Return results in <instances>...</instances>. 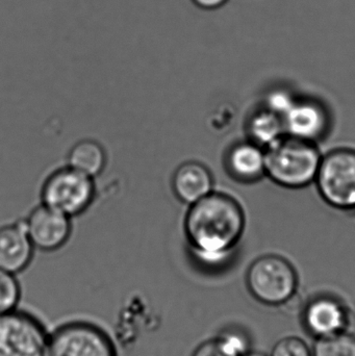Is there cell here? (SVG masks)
I'll use <instances>...</instances> for the list:
<instances>
[{
    "instance_id": "6da1fadb",
    "label": "cell",
    "mask_w": 355,
    "mask_h": 356,
    "mask_svg": "<svg viewBox=\"0 0 355 356\" xmlns=\"http://www.w3.org/2000/svg\"><path fill=\"white\" fill-rule=\"evenodd\" d=\"M245 228L241 205L229 195L210 193L190 205L185 232L201 265L219 268L229 263Z\"/></svg>"
},
{
    "instance_id": "7a4b0ae2",
    "label": "cell",
    "mask_w": 355,
    "mask_h": 356,
    "mask_svg": "<svg viewBox=\"0 0 355 356\" xmlns=\"http://www.w3.org/2000/svg\"><path fill=\"white\" fill-rule=\"evenodd\" d=\"M266 175L283 188H302L316 179L320 152L316 143L286 135L265 149Z\"/></svg>"
},
{
    "instance_id": "3957f363",
    "label": "cell",
    "mask_w": 355,
    "mask_h": 356,
    "mask_svg": "<svg viewBox=\"0 0 355 356\" xmlns=\"http://www.w3.org/2000/svg\"><path fill=\"white\" fill-rule=\"evenodd\" d=\"M45 356H119L104 328L87 320H72L49 332Z\"/></svg>"
},
{
    "instance_id": "277c9868",
    "label": "cell",
    "mask_w": 355,
    "mask_h": 356,
    "mask_svg": "<svg viewBox=\"0 0 355 356\" xmlns=\"http://www.w3.org/2000/svg\"><path fill=\"white\" fill-rule=\"evenodd\" d=\"M252 296L266 305H283L297 292L298 276L291 263L279 255H265L250 265L246 275Z\"/></svg>"
},
{
    "instance_id": "5b68a950",
    "label": "cell",
    "mask_w": 355,
    "mask_h": 356,
    "mask_svg": "<svg viewBox=\"0 0 355 356\" xmlns=\"http://www.w3.org/2000/svg\"><path fill=\"white\" fill-rule=\"evenodd\" d=\"M315 182L331 207L355 209V150L342 148L323 156Z\"/></svg>"
},
{
    "instance_id": "8992f818",
    "label": "cell",
    "mask_w": 355,
    "mask_h": 356,
    "mask_svg": "<svg viewBox=\"0 0 355 356\" xmlns=\"http://www.w3.org/2000/svg\"><path fill=\"white\" fill-rule=\"evenodd\" d=\"M94 197L93 178L70 166L54 171L42 188L43 204L70 218L88 209Z\"/></svg>"
},
{
    "instance_id": "52a82bcc",
    "label": "cell",
    "mask_w": 355,
    "mask_h": 356,
    "mask_svg": "<svg viewBox=\"0 0 355 356\" xmlns=\"http://www.w3.org/2000/svg\"><path fill=\"white\" fill-rule=\"evenodd\" d=\"M49 332L43 322L28 312L0 315V356H45Z\"/></svg>"
},
{
    "instance_id": "ba28073f",
    "label": "cell",
    "mask_w": 355,
    "mask_h": 356,
    "mask_svg": "<svg viewBox=\"0 0 355 356\" xmlns=\"http://www.w3.org/2000/svg\"><path fill=\"white\" fill-rule=\"evenodd\" d=\"M25 224L33 246L42 251L60 248L71 234L70 217L44 204L31 211Z\"/></svg>"
},
{
    "instance_id": "9c48e42d",
    "label": "cell",
    "mask_w": 355,
    "mask_h": 356,
    "mask_svg": "<svg viewBox=\"0 0 355 356\" xmlns=\"http://www.w3.org/2000/svg\"><path fill=\"white\" fill-rule=\"evenodd\" d=\"M304 327L318 339L347 330L350 315L345 305L331 296H320L306 303L302 313Z\"/></svg>"
},
{
    "instance_id": "30bf717a",
    "label": "cell",
    "mask_w": 355,
    "mask_h": 356,
    "mask_svg": "<svg viewBox=\"0 0 355 356\" xmlns=\"http://www.w3.org/2000/svg\"><path fill=\"white\" fill-rule=\"evenodd\" d=\"M286 135L316 143L329 127V114L319 102L296 99L283 116Z\"/></svg>"
},
{
    "instance_id": "8fae6325",
    "label": "cell",
    "mask_w": 355,
    "mask_h": 356,
    "mask_svg": "<svg viewBox=\"0 0 355 356\" xmlns=\"http://www.w3.org/2000/svg\"><path fill=\"white\" fill-rule=\"evenodd\" d=\"M33 249L25 221L0 228V269L20 273L31 264Z\"/></svg>"
},
{
    "instance_id": "7c38bea8",
    "label": "cell",
    "mask_w": 355,
    "mask_h": 356,
    "mask_svg": "<svg viewBox=\"0 0 355 356\" xmlns=\"http://www.w3.org/2000/svg\"><path fill=\"white\" fill-rule=\"evenodd\" d=\"M214 179L204 165L187 162L175 171L172 179L174 194L181 202L192 205L213 193Z\"/></svg>"
},
{
    "instance_id": "4fadbf2b",
    "label": "cell",
    "mask_w": 355,
    "mask_h": 356,
    "mask_svg": "<svg viewBox=\"0 0 355 356\" xmlns=\"http://www.w3.org/2000/svg\"><path fill=\"white\" fill-rule=\"evenodd\" d=\"M226 167L240 181H258L266 175L265 149L251 141L235 144L227 154Z\"/></svg>"
},
{
    "instance_id": "5bb4252c",
    "label": "cell",
    "mask_w": 355,
    "mask_h": 356,
    "mask_svg": "<svg viewBox=\"0 0 355 356\" xmlns=\"http://www.w3.org/2000/svg\"><path fill=\"white\" fill-rule=\"evenodd\" d=\"M247 133L249 141L267 149L286 136L283 117L267 108L256 111L248 120Z\"/></svg>"
},
{
    "instance_id": "9a60e30c",
    "label": "cell",
    "mask_w": 355,
    "mask_h": 356,
    "mask_svg": "<svg viewBox=\"0 0 355 356\" xmlns=\"http://www.w3.org/2000/svg\"><path fill=\"white\" fill-rule=\"evenodd\" d=\"M68 162L71 168L93 178L100 175L106 167V154L99 143L85 140L73 146Z\"/></svg>"
},
{
    "instance_id": "2e32d148",
    "label": "cell",
    "mask_w": 355,
    "mask_h": 356,
    "mask_svg": "<svg viewBox=\"0 0 355 356\" xmlns=\"http://www.w3.org/2000/svg\"><path fill=\"white\" fill-rule=\"evenodd\" d=\"M313 356H355V337L347 332L318 339Z\"/></svg>"
},
{
    "instance_id": "e0dca14e",
    "label": "cell",
    "mask_w": 355,
    "mask_h": 356,
    "mask_svg": "<svg viewBox=\"0 0 355 356\" xmlns=\"http://www.w3.org/2000/svg\"><path fill=\"white\" fill-rule=\"evenodd\" d=\"M21 298V286L16 274L0 269V315L14 311Z\"/></svg>"
},
{
    "instance_id": "ac0fdd59",
    "label": "cell",
    "mask_w": 355,
    "mask_h": 356,
    "mask_svg": "<svg viewBox=\"0 0 355 356\" xmlns=\"http://www.w3.org/2000/svg\"><path fill=\"white\" fill-rule=\"evenodd\" d=\"M270 356H313V351L302 339L287 337L273 346Z\"/></svg>"
},
{
    "instance_id": "d6986e66",
    "label": "cell",
    "mask_w": 355,
    "mask_h": 356,
    "mask_svg": "<svg viewBox=\"0 0 355 356\" xmlns=\"http://www.w3.org/2000/svg\"><path fill=\"white\" fill-rule=\"evenodd\" d=\"M295 100L296 98H294L287 91L276 90V91L271 92L269 94L268 98H267L266 108L283 117L289 111Z\"/></svg>"
},
{
    "instance_id": "ffe728a7",
    "label": "cell",
    "mask_w": 355,
    "mask_h": 356,
    "mask_svg": "<svg viewBox=\"0 0 355 356\" xmlns=\"http://www.w3.org/2000/svg\"><path fill=\"white\" fill-rule=\"evenodd\" d=\"M191 356H235L225 345L221 342L220 339H212L201 343L197 348L193 351Z\"/></svg>"
},
{
    "instance_id": "44dd1931",
    "label": "cell",
    "mask_w": 355,
    "mask_h": 356,
    "mask_svg": "<svg viewBox=\"0 0 355 356\" xmlns=\"http://www.w3.org/2000/svg\"><path fill=\"white\" fill-rule=\"evenodd\" d=\"M196 6L202 10H213L220 8L224 6L229 0H192Z\"/></svg>"
},
{
    "instance_id": "7402d4cb",
    "label": "cell",
    "mask_w": 355,
    "mask_h": 356,
    "mask_svg": "<svg viewBox=\"0 0 355 356\" xmlns=\"http://www.w3.org/2000/svg\"><path fill=\"white\" fill-rule=\"evenodd\" d=\"M245 356H268L261 353H248Z\"/></svg>"
}]
</instances>
